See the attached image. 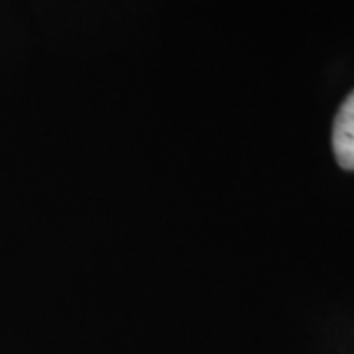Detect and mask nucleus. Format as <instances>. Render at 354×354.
<instances>
[{"instance_id":"1","label":"nucleus","mask_w":354,"mask_h":354,"mask_svg":"<svg viewBox=\"0 0 354 354\" xmlns=\"http://www.w3.org/2000/svg\"><path fill=\"white\" fill-rule=\"evenodd\" d=\"M333 150L344 169H354V91L339 109L333 128Z\"/></svg>"}]
</instances>
